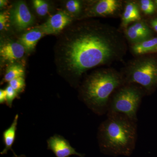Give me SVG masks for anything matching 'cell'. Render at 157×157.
<instances>
[{
    "label": "cell",
    "mask_w": 157,
    "mask_h": 157,
    "mask_svg": "<svg viewBox=\"0 0 157 157\" xmlns=\"http://www.w3.org/2000/svg\"><path fill=\"white\" fill-rule=\"evenodd\" d=\"M18 117V114H16L11 125L3 133V138L5 147L3 151L1 152V154H6L9 150H12V147L16 137Z\"/></svg>",
    "instance_id": "14"
},
{
    "label": "cell",
    "mask_w": 157,
    "mask_h": 157,
    "mask_svg": "<svg viewBox=\"0 0 157 157\" xmlns=\"http://www.w3.org/2000/svg\"><path fill=\"white\" fill-rule=\"evenodd\" d=\"M140 11L146 15H150L154 14L155 11V6H148L140 5Z\"/></svg>",
    "instance_id": "22"
},
{
    "label": "cell",
    "mask_w": 157,
    "mask_h": 157,
    "mask_svg": "<svg viewBox=\"0 0 157 157\" xmlns=\"http://www.w3.org/2000/svg\"><path fill=\"white\" fill-rule=\"evenodd\" d=\"M140 7L136 2H128L125 6L122 17V26L124 28L132 22H137L141 20Z\"/></svg>",
    "instance_id": "11"
},
{
    "label": "cell",
    "mask_w": 157,
    "mask_h": 157,
    "mask_svg": "<svg viewBox=\"0 0 157 157\" xmlns=\"http://www.w3.org/2000/svg\"><path fill=\"white\" fill-rule=\"evenodd\" d=\"M10 19L16 28L19 30L25 29L34 23V17L26 3L23 1L17 2L10 13Z\"/></svg>",
    "instance_id": "7"
},
{
    "label": "cell",
    "mask_w": 157,
    "mask_h": 157,
    "mask_svg": "<svg viewBox=\"0 0 157 157\" xmlns=\"http://www.w3.org/2000/svg\"><path fill=\"white\" fill-rule=\"evenodd\" d=\"M9 85L17 92V94L21 92L24 89L25 86L24 77H21L15 78L9 82Z\"/></svg>",
    "instance_id": "19"
},
{
    "label": "cell",
    "mask_w": 157,
    "mask_h": 157,
    "mask_svg": "<svg viewBox=\"0 0 157 157\" xmlns=\"http://www.w3.org/2000/svg\"><path fill=\"white\" fill-rule=\"evenodd\" d=\"M154 2L155 6L156 9H157V0H155V1H154Z\"/></svg>",
    "instance_id": "27"
},
{
    "label": "cell",
    "mask_w": 157,
    "mask_h": 157,
    "mask_svg": "<svg viewBox=\"0 0 157 157\" xmlns=\"http://www.w3.org/2000/svg\"><path fill=\"white\" fill-rule=\"evenodd\" d=\"M122 2L118 0L96 1L88 9L86 17H108L118 14L122 8Z\"/></svg>",
    "instance_id": "6"
},
{
    "label": "cell",
    "mask_w": 157,
    "mask_h": 157,
    "mask_svg": "<svg viewBox=\"0 0 157 157\" xmlns=\"http://www.w3.org/2000/svg\"><path fill=\"white\" fill-rule=\"evenodd\" d=\"M107 116L98 130L101 151L110 155H131L137 140V121L121 114Z\"/></svg>",
    "instance_id": "2"
},
{
    "label": "cell",
    "mask_w": 157,
    "mask_h": 157,
    "mask_svg": "<svg viewBox=\"0 0 157 157\" xmlns=\"http://www.w3.org/2000/svg\"><path fill=\"white\" fill-rule=\"evenodd\" d=\"M71 15L65 11H59L51 16L39 28L44 34L58 33L72 21Z\"/></svg>",
    "instance_id": "8"
},
{
    "label": "cell",
    "mask_w": 157,
    "mask_h": 157,
    "mask_svg": "<svg viewBox=\"0 0 157 157\" xmlns=\"http://www.w3.org/2000/svg\"><path fill=\"white\" fill-rule=\"evenodd\" d=\"M66 8L69 14L78 15L81 12L82 2L78 0H70L66 3Z\"/></svg>",
    "instance_id": "17"
},
{
    "label": "cell",
    "mask_w": 157,
    "mask_h": 157,
    "mask_svg": "<svg viewBox=\"0 0 157 157\" xmlns=\"http://www.w3.org/2000/svg\"><path fill=\"white\" fill-rule=\"evenodd\" d=\"M47 144L48 148L53 152L56 157H69L73 155L84 157L76 151L67 140L60 135H54L50 137L47 140Z\"/></svg>",
    "instance_id": "9"
},
{
    "label": "cell",
    "mask_w": 157,
    "mask_h": 157,
    "mask_svg": "<svg viewBox=\"0 0 157 157\" xmlns=\"http://www.w3.org/2000/svg\"><path fill=\"white\" fill-rule=\"evenodd\" d=\"M9 15L7 12H4L0 14V30L2 31L7 26V23L9 21Z\"/></svg>",
    "instance_id": "21"
},
{
    "label": "cell",
    "mask_w": 157,
    "mask_h": 157,
    "mask_svg": "<svg viewBox=\"0 0 157 157\" xmlns=\"http://www.w3.org/2000/svg\"><path fill=\"white\" fill-rule=\"evenodd\" d=\"M60 43L58 61L68 75L79 78L90 70L121 58L125 51L121 35L113 28L98 22L76 26Z\"/></svg>",
    "instance_id": "1"
},
{
    "label": "cell",
    "mask_w": 157,
    "mask_h": 157,
    "mask_svg": "<svg viewBox=\"0 0 157 157\" xmlns=\"http://www.w3.org/2000/svg\"><path fill=\"white\" fill-rule=\"evenodd\" d=\"M132 52L136 56H141L157 52V37L151 38L137 44H133Z\"/></svg>",
    "instance_id": "13"
},
{
    "label": "cell",
    "mask_w": 157,
    "mask_h": 157,
    "mask_svg": "<svg viewBox=\"0 0 157 157\" xmlns=\"http://www.w3.org/2000/svg\"><path fill=\"white\" fill-rule=\"evenodd\" d=\"M125 84L123 76L111 69L98 70L88 76L81 88L82 101L99 115L107 112L115 91Z\"/></svg>",
    "instance_id": "3"
},
{
    "label": "cell",
    "mask_w": 157,
    "mask_h": 157,
    "mask_svg": "<svg viewBox=\"0 0 157 157\" xmlns=\"http://www.w3.org/2000/svg\"><path fill=\"white\" fill-rule=\"evenodd\" d=\"M6 102V90H0V103L2 104Z\"/></svg>",
    "instance_id": "23"
},
{
    "label": "cell",
    "mask_w": 157,
    "mask_h": 157,
    "mask_svg": "<svg viewBox=\"0 0 157 157\" xmlns=\"http://www.w3.org/2000/svg\"><path fill=\"white\" fill-rule=\"evenodd\" d=\"M144 92L137 85L125 84L111 97L107 115L121 114L137 121V114Z\"/></svg>",
    "instance_id": "4"
},
{
    "label": "cell",
    "mask_w": 157,
    "mask_h": 157,
    "mask_svg": "<svg viewBox=\"0 0 157 157\" xmlns=\"http://www.w3.org/2000/svg\"><path fill=\"white\" fill-rule=\"evenodd\" d=\"M123 76L125 84L137 85L144 93L151 92L157 86V62L149 57L136 59Z\"/></svg>",
    "instance_id": "5"
},
{
    "label": "cell",
    "mask_w": 157,
    "mask_h": 157,
    "mask_svg": "<svg viewBox=\"0 0 157 157\" xmlns=\"http://www.w3.org/2000/svg\"><path fill=\"white\" fill-rule=\"evenodd\" d=\"M7 1H5V0H1L0 1V7L1 8H3L7 5Z\"/></svg>",
    "instance_id": "26"
},
{
    "label": "cell",
    "mask_w": 157,
    "mask_h": 157,
    "mask_svg": "<svg viewBox=\"0 0 157 157\" xmlns=\"http://www.w3.org/2000/svg\"><path fill=\"white\" fill-rule=\"evenodd\" d=\"M44 34L38 28L28 31L20 39V43L24 46L26 51L30 52L35 48L37 42Z\"/></svg>",
    "instance_id": "12"
},
{
    "label": "cell",
    "mask_w": 157,
    "mask_h": 157,
    "mask_svg": "<svg viewBox=\"0 0 157 157\" xmlns=\"http://www.w3.org/2000/svg\"><path fill=\"white\" fill-rule=\"evenodd\" d=\"M24 69L22 66L15 64L11 65L7 69L4 76V80L9 82L15 78L24 77Z\"/></svg>",
    "instance_id": "16"
},
{
    "label": "cell",
    "mask_w": 157,
    "mask_h": 157,
    "mask_svg": "<svg viewBox=\"0 0 157 157\" xmlns=\"http://www.w3.org/2000/svg\"><path fill=\"white\" fill-rule=\"evenodd\" d=\"M6 92V104L9 107L12 106L13 101L17 96V93L10 85L5 89Z\"/></svg>",
    "instance_id": "20"
},
{
    "label": "cell",
    "mask_w": 157,
    "mask_h": 157,
    "mask_svg": "<svg viewBox=\"0 0 157 157\" xmlns=\"http://www.w3.org/2000/svg\"><path fill=\"white\" fill-rule=\"evenodd\" d=\"M34 9L37 14L43 16L48 13V5L46 2L42 0H34L33 1Z\"/></svg>",
    "instance_id": "18"
},
{
    "label": "cell",
    "mask_w": 157,
    "mask_h": 157,
    "mask_svg": "<svg viewBox=\"0 0 157 157\" xmlns=\"http://www.w3.org/2000/svg\"><path fill=\"white\" fill-rule=\"evenodd\" d=\"M140 5H145V6H155L154 2L151 1V0H140Z\"/></svg>",
    "instance_id": "24"
},
{
    "label": "cell",
    "mask_w": 157,
    "mask_h": 157,
    "mask_svg": "<svg viewBox=\"0 0 157 157\" xmlns=\"http://www.w3.org/2000/svg\"><path fill=\"white\" fill-rule=\"evenodd\" d=\"M150 24L151 27L157 33V17L152 19L150 21Z\"/></svg>",
    "instance_id": "25"
},
{
    "label": "cell",
    "mask_w": 157,
    "mask_h": 157,
    "mask_svg": "<svg viewBox=\"0 0 157 157\" xmlns=\"http://www.w3.org/2000/svg\"><path fill=\"white\" fill-rule=\"evenodd\" d=\"M14 157H26L24 155H20V156H17L16 155H14Z\"/></svg>",
    "instance_id": "28"
},
{
    "label": "cell",
    "mask_w": 157,
    "mask_h": 157,
    "mask_svg": "<svg viewBox=\"0 0 157 157\" xmlns=\"http://www.w3.org/2000/svg\"><path fill=\"white\" fill-rule=\"evenodd\" d=\"M25 51V48L20 42L11 41L1 45L0 56L3 61L13 63L21 59Z\"/></svg>",
    "instance_id": "10"
},
{
    "label": "cell",
    "mask_w": 157,
    "mask_h": 157,
    "mask_svg": "<svg viewBox=\"0 0 157 157\" xmlns=\"http://www.w3.org/2000/svg\"><path fill=\"white\" fill-rule=\"evenodd\" d=\"M125 35L129 42L133 44H137L152 38V34L137 32L129 27L125 31Z\"/></svg>",
    "instance_id": "15"
}]
</instances>
